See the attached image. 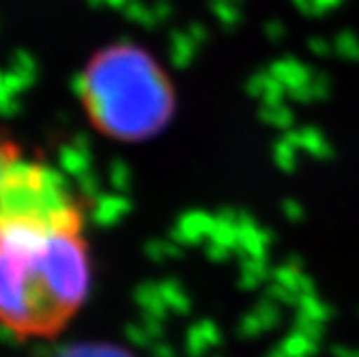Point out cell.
I'll return each mask as SVG.
<instances>
[{
	"instance_id": "obj_1",
	"label": "cell",
	"mask_w": 359,
	"mask_h": 357,
	"mask_svg": "<svg viewBox=\"0 0 359 357\" xmlns=\"http://www.w3.org/2000/svg\"><path fill=\"white\" fill-rule=\"evenodd\" d=\"M93 284L84 231L0 229V328L52 340L72 325Z\"/></svg>"
},
{
	"instance_id": "obj_2",
	"label": "cell",
	"mask_w": 359,
	"mask_h": 357,
	"mask_svg": "<svg viewBox=\"0 0 359 357\" xmlns=\"http://www.w3.org/2000/svg\"><path fill=\"white\" fill-rule=\"evenodd\" d=\"M82 110L102 136L144 142L159 136L175 116L177 93L159 60L136 43H110L84 65Z\"/></svg>"
},
{
	"instance_id": "obj_3",
	"label": "cell",
	"mask_w": 359,
	"mask_h": 357,
	"mask_svg": "<svg viewBox=\"0 0 359 357\" xmlns=\"http://www.w3.org/2000/svg\"><path fill=\"white\" fill-rule=\"evenodd\" d=\"M84 231V209L62 175L18 157L0 177V229Z\"/></svg>"
},
{
	"instance_id": "obj_4",
	"label": "cell",
	"mask_w": 359,
	"mask_h": 357,
	"mask_svg": "<svg viewBox=\"0 0 359 357\" xmlns=\"http://www.w3.org/2000/svg\"><path fill=\"white\" fill-rule=\"evenodd\" d=\"M54 357H136V355L116 342L86 340V342H76V344L65 346Z\"/></svg>"
},
{
	"instance_id": "obj_5",
	"label": "cell",
	"mask_w": 359,
	"mask_h": 357,
	"mask_svg": "<svg viewBox=\"0 0 359 357\" xmlns=\"http://www.w3.org/2000/svg\"><path fill=\"white\" fill-rule=\"evenodd\" d=\"M18 157H22L20 147L13 140H3V138H0V177H3V173L13 164Z\"/></svg>"
}]
</instances>
